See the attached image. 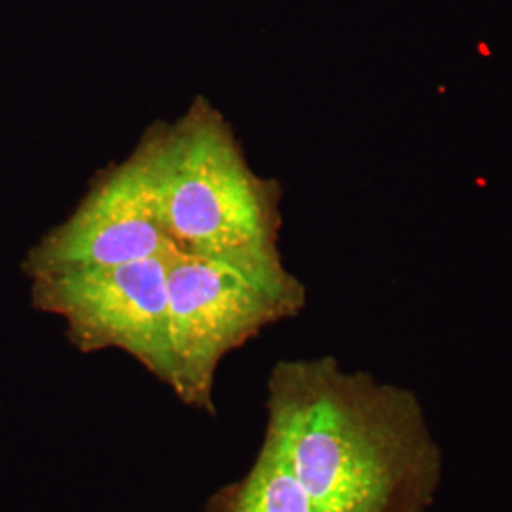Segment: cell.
I'll return each mask as SVG.
<instances>
[{"instance_id":"cell-1","label":"cell","mask_w":512,"mask_h":512,"mask_svg":"<svg viewBox=\"0 0 512 512\" xmlns=\"http://www.w3.org/2000/svg\"><path fill=\"white\" fill-rule=\"evenodd\" d=\"M315 512H429L442 452L420 399L334 357L283 359L266 382V431Z\"/></svg>"},{"instance_id":"cell-2","label":"cell","mask_w":512,"mask_h":512,"mask_svg":"<svg viewBox=\"0 0 512 512\" xmlns=\"http://www.w3.org/2000/svg\"><path fill=\"white\" fill-rule=\"evenodd\" d=\"M152 126L162 217L175 249L306 306V287L279 249L285 190L256 173L232 122L198 95L173 122Z\"/></svg>"},{"instance_id":"cell-3","label":"cell","mask_w":512,"mask_h":512,"mask_svg":"<svg viewBox=\"0 0 512 512\" xmlns=\"http://www.w3.org/2000/svg\"><path fill=\"white\" fill-rule=\"evenodd\" d=\"M304 310L238 270L215 260L167 258L169 389L188 408L215 416V382L222 361L275 323Z\"/></svg>"},{"instance_id":"cell-4","label":"cell","mask_w":512,"mask_h":512,"mask_svg":"<svg viewBox=\"0 0 512 512\" xmlns=\"http://www.w3.org/2000/svg\"><path fill=\"white\" fill-rule=\"evenodd\" d=\"M179 253L162 217L156 131L148 126L120 162L93 175L67 219L48 230L23 260L29 279L139 262Z\"/></svg>"},{"instance_id":"cell-5","label":"cell","mask_w":512,"mask_h":512,"mask_svg":"<svg viewBox=\"0 0 512 512\" xmlns=\"http://www.w3.org/2000/svg\"><path fill=\"white\" fill-rule=\"evenodd\" d=\"M169 256L33 277V304L65 323L67 340L80 353L122 351L169 385Z\"/></svg>"},{"instance_id":"cell-6","label":"cell","mask_w":512,"mask_h":512,"mask_svg":"<svg viewBox=\"0 0 512 512\" xmlns=\"http://www.w3.org/2000/svg\"><path fill=\"white\" fill-rule=\"evenodd\" d=\"M203 512H315L274 440L264 437L251 469L222 486Z\"/></svg>"}]
</instances>
